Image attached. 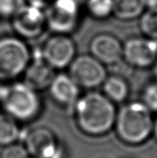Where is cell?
<instances>
[{
  "label": "cell",
  "instance_id": "d4e9b609",
  "mask_svg": "<svg viewBox=\"0 0 157 158\" xmlns=\"http://www.w3.org/2000/svg\"><path fill=\"white\" fill-rule=\"evenodd\" d=\"M155 76H156V78H157V64H155Z\"/></svg>",
  "mask_w": 157,
  "mask_h": 158
},
{
  "label": "cell",
  "instance_id": "e0dca14e",
  "mask_svg": "<svg viewBox=\"0 0 157 158\" xmlns=\"http://www.w3.org/2000/svg\"><path fill=\"white\" fill-rule=\"evenodd\" d=\"M86 8L92 16L103 19L112 13L113 0H86Z\"/></svg>",
  "mask_w": 157,
  "mask_h": 158
},
{
  "label": "cell",
  "instance_id": "277c9868",
  "mask_svg": "<svg viewBox=\"0 0 157 158\" xmlns=\"http://www.w3.org/2000/svg\"><path fill=\"white\" fill-rule=\"evenodd\" d=\"M31 58L29 47L19 36L0 37V81L22 76Z\"/></svg>",
  "mask_w": 157,
  "mask_h": 158
},
{
  "label": "cell",
  "instance_id": "8fae6325",
  "mask_svg": "<svg viewBox=\"0 0 157 158\" xmlns=\"http://www.w3.org/2000/svg\"><path fill=\"white\" fill-rule=\"evenodd\" d=\"M55 75L54 69L43 59L40 51L37 50L31 53V61L22 75L23 82L40 92L49 88Z\"/></svg>",
  "mask_w": 157,
  "mask_h": 158
},
{
  "label": "cell",
  "instance_id": "cb8c5ba5",
  "mask_svg": "<svg viewBox=\"0 0 157 158\" xmlns=\"http://www.w3.org/2000/svg\"><path fill=\"white\" fill-rule=\"evenodd\" d=\"M153 131L155 132V137L157 138V119H156V121H155V123H154V129H153Z\"/></svg>",
  "mask_w": 157,
  "mask_h": 158
},
{
  "label": "cell",
  "instance_id": "8992f818",
  "mask_svg": "<svg viewBox=\"0 0 157 158\" xmlns=\"http://www.w3.org/2000/svg\"><path fill=\"white\" fill-rule=\"evenodd\" d=\"M68 74L80 88L85 89L97 87L106 79L104 65L92 55L75 57L68 66Z\"/></svg>",
  "mask_w": 157,
  "mask_h": 158
},
{
  "label": "cell",
  "instance_id": "7a4b0ae2",
  "mask_svg": "<svg viewBox=\"0 0 157 158\" xmlns=\"http://www.w3.org/2000/svg\"><path fill=\"white\" fill-rule=\"evenodd\" d=\"M115 127L122 142L140 145L149 139L154 129L151 110L141 102L127 104L117 114Z\"/></svg>",
  "mask_w": 157,
  "mask_h": 158
},
{
  "label": "cell",
  "instance_id": "ba28073f",
  "mask_svg": "<svg viewBox=\"0 0 157 158\" xmlns=\"http://www.w3.org/2000/svg\"><path fill=\"white\" fill-rule=\"evenodd\" d=\"M39 51L43 59L55 70L68 67L76 57L75 43L69 35L65 34L51 35Z\"/></svg>",
  "mask_w": 157,
  "mask_h": 158
},
{
  "label": "cell",
  "instance_id": "52a82bcc",
  "mask_svg": "<svg viewBox=\"0 0 157 158\" xmlns=\"http://www.w3.org/2000/svg\"><path fill=\"white\" fill-rule=\"evenodd\" d=\"M10 19L14 33L23 40L37 38L48 29L45 10L28 3L21 7Z\"/></svg>",
  "mask_w": 157,
  "mask_h": 158
},
{
  "label": "cell",
  "instance_id": "3957f363",
  "mask_svg": "<svg viewBox=\"0 0 157 158\" xmlns=\"http://www.w3.org/2000/svg\"><path fill=\"white\" fill-rule=\"evenodd\" d=\"M0 105L4 113L20 122L35 119L42 106L38 91L23 81L3 85L0 90Z\"/></svg>",
  "mask_w": 157,
  "mask_h": 158
},
{
  "label": "cell",
  "instance_id": "5bb4252c",
  "mask_svg": "<svg viewBox=\"0 0 157 158\" xmlns=\"http://www.w3.org/2000/svg\"><path fill=\"white\" fill-rule=\"evenodd\" d=\"M145 7L144 0H113L112 13L120 19H132L141 15Z\"/></svg>",
  "mask_w": 157,
  "mask_h": 158
},
{
  "label": "cell",
  "instance_id": "5b68a950",
  "mask_svg": "<svg viewBox=\"0 0 157 158\" xmlns=\"http://www.w3.org/2000/svg\"><path fill=\"white\" fill-rule=\"evenodd\" d=\"M80 13V0H53L45 10L48 29L68 35L77 29Z\"/></svg>",
  "mask_w": 157,
  "mask_h": 158
},
{
  "label": "cell",
  "instance_id": "4fadbf2b",
  "mask_svg": "<svg viewBox=\"0 0 157 158\" xmlns=\"http://www.w3.org/2000/svg\"><path fill=\"white\" fill-rule=\"evenodd\" d=\"M90 51L94 58L103 64H112L122 56V47L117 38L107 34L95 36L90 43Z\"/></svg>",
  "mask_w": 157,
  "mask_h": 158
},
{
  "label": "cell",
  "instance_id": "2e32d148",
  "mask_svg": "<svg viewBox=\"0 0 157 158\" xmlns=\"http://www.w3.org/2000/svg\"><path fill=\"white\" fill-rule=\"evenodd\" d=\"M102 85L105 96L112 102H120L128 96V85L121 78L117 76L106 78Z\"/></svg>",
  "mask_w": 157,
  "mask_h": 158
},
{
  "label": "cell",
  "instance_id": "9a60e30c",
  "mask_svg": "<svg viewBox=\"0 0 157 158\" xmlns=\"http://www.w3.org/2000/svg\"><path fill=\"white\" fill-rule=\"evenodd\" d=\"M17 122L8 113H0V145L6 146L19 139L20 129Z\"/></svg>",
  "mask_w": 157,
  "mask_h": 158
},
{
  "label": "cell",
  "instance_id": "d6986e66",
  "mask_svg": "<svg viewBox=\"0 0 157 158\" xmlns=\"http://www.w3.org/2000/svg\"><path fill=\"white\" fill-rule=\"evenodd\" d=\"M26 3V0H0V18H11Z\"/></svg>",
  "mask_w": 157,
  "mask_h": 158
},
{
  "label": "cell",
  "instance_id": "7402d4cb",
  "mask_svg": "<svg viewBox=\"0 0 157 158\" xmlns=\"http://www.w3.org/2000/svg\"><path fill=\"white\" fill-rule=\"evenodd\" d=\"M26 3L30 5L42 9L43 10H47V8L53 2V0H26Z\"/></svg>",
  "mask_w": 157,
  "mask_h": 158
},
{
  "label": "cell",
  "instance_id": "44dd1931",
  "mask_svg": "<svg viewBox=\"0 0 157 158\" xmlns=\"http://www.w3.org/2000/svg\"><path fill=\"white\" fill-rule=\"evenodd\" d=\"M144 103L148 108L157 112V82L149 85L143 94Z\"/></svg>",
  "mask_w": 157,
  "mask_h": 158
},
{
  "label": "cell",
  "instance_id": "7c38bea8",
  "mask_svg": "<svg viewBox=\"0 0 157 158\" xmlns=\"http://www.w3.org/2000/svg\"><path fill=\"white\" fill-rule=\"evenodd\" d=\"M80 87L68 74L60 73L55 75L48 90L56 103L66 107H72L80 97Z\"/></svg>",
  "mask_w": 157,
  "mask_h": 158
},
{
  "label": "cell",
  "instance_id": "6da1fadb",
  "mask_svg": "<svg viewBox=\"0 0 157 158\" xmlns=\"http://www.w3.org/2000/svg\"><path fill=\"white\" fill-rule=\"evenodd\" d=\"M73 110L79 129L87 135H106L115 125V106L103 94L89 92L80 97Z\"/></svg>",
  "mask_w": 157,
  "mask_h": 158
},
{
  "label": "cell",
  "instance_id": "30bf717a",
  "mask_svg": "<svg viewBox=\"0 0 157 158\" xmlns=\"http://www.w3.org/2000/svg\"><path fill=\"white\" fill-rule=\"evenodd\" d=\"M122 56L129 64L145 68L157 58V41L154 39L132 38L122 47Z\"/></svg>",
  "mask_w": 157,
  "mask_h": 158
},
{
  "label": "cell",
  "instance_id": "9c48e42d",
  "mask_svg": "<svg viewBox=\"0 0 157 158\" xmlns=\"http://www.w3.org/2000/svg\"><path fill=\"white\" fill-rule=\"evenodd\" d=\"M26 146L30 156L34 158H62L63 147L51 129L36 127L26 135Z\"/></svg>",
  "mask_w": 157,
  "mask_h": 158
},
{
  "label": "cell",
  "instance_id": "ac0fdd59",
  "mask_svg": "<svg viewBox=\"0 0 157 158\" xmlns=\"http://www.w3.org/2000/svg\"><path fill=\"white\" fill-rule=\"evenodd\" d=\"M142 31L151 39H157V9H150L140 19Z\"/></svg>",
  "mask_w": 157,
  "mask_h": 158
},
{
  "label": "cell",
  "instance_id": "603a6c76",
  "mask_svg": "<svg viewBox=\"0 0 157 158\" xmlns=\"http://www.w3.org/2000/svg\"><path fill=\"white\" fill-rule=\"evenodd\" d=\"M146 6L150 9H157V0H144Z\"/></svg>",
  "mask_w": 157,
  "mask_h": 158
},
{
  "label": "cell",
  "instance_id": "484cf974",
  "mask_svg": "<svg viewBox=\"0 0 157 158\" xmlns=\"http://www.w3.org/2000/svg\"><path fill=\"white\" fill-rule=\"evenodd\" d=\"M2 86H3V85H2V82L0 81V90H1V88H2Z\"/></svg>",
  "mask_w": 157,
  "mask_h": 158
},
{
  "label": "cell",
  "instance_id": "ffe728a7",
  "mask_svg": "<svg viewBox=\"0 0 157 158\" xmlns=\"http://www.w3.org/2000/svg\"><path fill=\"white\" fill-rule=\"evenodd\" d=\"M0 158H30V155L25 145L13 143L4 146Z\"/></svg>",
  "mask_w": 157,
  "mask_h": 158
}]
</instances>
